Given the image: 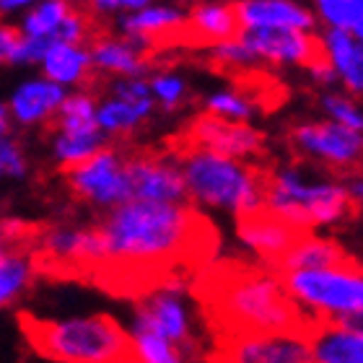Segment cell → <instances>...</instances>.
Here are the masks:
<instances>
[{
    "label": "cell",
    "mask_w": 363,
    "mask_h": 363,
    "mask_svg": "<svg viewBox=\"0 0 363 363\" xmlns=\"http://www.w3.org/2000/svg\"><path fill=\"white\" fill-rule=\"evenodd\" d=\"M350 34H353V37H356L358 42H363V13L358 16V18H356V23H353V26H350Z\"/></svg>",
    "instance_id": "60d3db41"
},
{
    "label": "cell",
    "mask_w": 363,
    "mask_h": 363,
    "mask_svg": "<svg viewBox=\"0 0 363 363\" xmlns=\"http://www.w3.org/2000/svg\"><path fill=\"white\" fill-rule=\"evenodd\" d=\"M96 96L91 91H73L62 99L60 109L55 114L52 130H65V133H94L101 130L96 122Z\"/></svg>",
    "instance_id": "484cf974"
},
{
    "label": "cell",
    "mask_w": 363,
    "mask_h": 363,
    "mask_svg": "<svg viewBox=\"0 0 363 363\" xmlns=\"http://www.w3.org/2000/svg\"><path fill=\"white\" fill-rule=\"evenodd\" d=\"M16 39H18L16 26H11L8 21L0 18V65H8V62H11V52H13Z\"/></svg>",
    "instance_id": "d590c367"
},
{
    "label": "cell",
    "mask_w": 363,
    "mask_h": 363,
    "mask_svg": "<svg viewBox=\"0 0 363 363\" xmlns=\"http://www.w3.org/2000/svg\"><path fill=\"white\" fill-rule=\"evenodd\" d=\"M89 52L99 76L112 78H143L153 62L143 47H138L128 37H112V34H96L89 42Z\"/></svg>",
    "instance_id": "ac0fdd59"
},
{
    "label": "cell",
    "mask_w": 363,
    "mask_h": 363,
    "mask_svg": "<svg viewBox=\"0 0 363 363\" xmlns=\"http://www.w3.org/2000/svg\"><path fill=\"white\" fill-rule=\"evenodd\" d=\"M262 135L247 122H228L213 114H200L177 140V151H213L231 159H247L262 153Z\"/></svg>",
    "instance_id": "30bf717a"
},
{
    "label": "cell",
    "mask_w": 363,
    "mask_h": 363,
    "mask_svg": "<svg viewBox=\"0 0 363 363\" xmlns=\"http://www.w3.org/2000/svg\"><path fill=\"white\" fill-rule=\"evenodd\" d=\"M303 309L325 319H342L363 311V265L288 270L278 275Z\"/></svg>",
    "instance_id": "8992f818"
},
{
    "label": "cell",
    "mask_w": 363,
    "mask_h": 363,
    "mask_svg": "<svg viewBox=\"0 0 363 363\" xmlns=\"http://www.w3.org/2000/svg\"><path fill=\"white\" fill-rule=\"evenodd\" d=\"M239 21L244 29H298L311 31L317 18L309 8L296 0H236Z\"/></svg>",
    "instance_id": "d6986e66"
},
{
    "label": "cell",
    "mask_w": 363,
    "mask_h": 363,
    "mask_svg": "<svg viewBox=\"0 0 363 363\" xmlns=\"http://www.w3.org/2000/svg\"><path fill=\"white\" fill-rule=\"evenodd\" d=\"M133 330H148V333L161 335L164 340L174 342L177 348H182L184 353L195 350L189 309L174 294V288H169V291L159 288V291L145 296V301H140L135 311Z\"/></svg>",
    "instance_id": "5bb4252c"
},
{
    "label": "cell",
    "mask_w": 363,
    "mask_h": 363,
    "mask_svg": "<svg viewBox=\"0 0 363 363\" xmlns=\"http://www.w3.org/2000/svg\"><path fill=\"white\" fill-rule=\"evenodd\" d=\"M130 200H151V203H184L187 187L182 172L172 164L153 156L128 159Z\"/></svg>",
    "instance_id": "2e32d148"
},
{
    "label": "cell",
    "mask_w": 363,
    "mask_h": 363,
    "mask_svg": "<svg viewBox=\"0 0 363 363\" xmlns=\"http://www.w3.org/2000/svg\"><path fill=\"white\" fill-rule=\"evenodd\" d=\"M42 76L65 86H89L96 76L94 62H91L89 45H70V42H52L47 47L45 57L39 60Z\"/></svg>",
    "instance_id": "44dd1931"
},
{
    "label": "cell",
    "mask_w": 363,
    "mask_h": 363,
    "mask_svg": "<svg viewBox=\"0 0 363 363\" xmlns=\"http://www.w3.org/2000/svg\"><path fill=\"white\" fill-rule=\"evenodd\" d=\"M148 84H151L153 99H156L161 106H167V109H177V106L184 101V96H187L184 78L174 76V73H159V76H153V81H148Z\"/></svg>",
    "instance_id": "d6a6232c"
},
{
    "label": "cell",
    "mask_w": 363,
    "mask_h": 363,
    "mask_svg": "<svg viewBox=\"0 0 363 363\" xmlns=\"http://www.w3.org/2000/svg\"><path fill=\"white\" fill-rule=\"evenodd\" d=\"M182 179L192 200L236 216L262 208L267 172L213 151H184Z\"/></svg>",
    "instance_id": "277c9868"
},
{
    "label": "cell",
    "mask_w": 363,
    "mask_h": 363,
    "mask_svg": "<svg viewBox=\"0 0 363 363\" xmlns=\"http://www.w3.org/2000/svg\"><path fill=\"white\" fill-rule=\"evenodd\" d=\"M23 148L11 135H0V179H21L26 174Z\"/></svg>",
    "instance_id": "836d02e7"
},
{
    "label": "cell",
    "mask_w": 363,
    "mask_h": 363,
    "mask_svg": "<svg viewBox=\"0 0 363 363\" xmlns=\"http://www.w3.org/2000/svg\"><path fill=\"white\" fill-rule=\"evenodd\" d=\"M242 34V21L236 0H211L195 3L184 18V47H216Z\"/></svg>",
    "instance_id": "9a60e30c"
},
{
    "label": "cell",
    "mask_w": 363,
    "mask_h": 363,
    "mask_svg": "<svg viewBox=\"0 0 363 363\" xmlns=\"http://www.w3.org/2000/svg\"><path fill=\"white\" fill-rule=\"evenodd\" d=\"M319 16L330 23V29H348L363 13V6L358 0H314Z\"/></svg>",
    "instance_id": "1f68e13d"
},
{
    "label": "cell",
    "mask_w": 363,
    "mask_h": 363,
    "mask_svg": "<svg viewBox=\"0 0 363 363\" xmlns=\"http://www.w3.org/2000/svg\"><path fill=\"white\" fill-rule=\"evenodd\" d=\"M106 262L94 278L117 294H153L174 283V270L203 265L218 236L203 216L184 203L128 200L112 208L99 226Z\"/></svg>",
    "instance_id": "6da1fadb"
},
{
    "label": "cell",
    "mask_w": 363,
    "mask_h": 363,
    "mask_svg": "<svg viewBox=\"0 0 363 363\" xmlns=\"http://www.w3.org/2000/svg\"><path fill=\"white\" fill-rule=\"evenodd\" d=\"M291 145L303 159L325 167L358 172L363 169V133L337 122H306L291 130Z\"/></svg>",
    "instance_id": "9c48e42d"
},
{
    "label": "cell",
    "mask_w": 363,
    "mask_h": 363,
    "mask_svg": "<svg viewBox=\"0 0 363 363\" xmlns=\"http://www.w3.org/2000/svg\"><path fill=\"white\" fill-rule=\"evenodd\" d=\"M319 106L325 109V114L337 125L363 133V106L356 99L342 96V94H322L319 96Z\"/></svg>",
    "instance_id": "4dcf8cb0"
},
{
    "label": "cell",
    "mask_w": 363,
    "mask_h": 363,
    "mask_svg": "<svg viewBox=\"0 0 363 363\" xmlns=\"http://www.w3.org/2000/svg\"><path fill=\"white\" fill-rule=\"evenodd\" d=\"M262 205L306 231L311 226H325V223L350 218L358 208L348 184L330 179H309L296 167L267 172Z\"/></svg>",
    "instance_id": "5b68a950"
},
{
    "label": "cell",
    "mask_w": 363,
    "mask_h": 363,
    "mask_svg": "<svg viewBox=\"0 0 363 363\" xmlns=\"http://www.w3.org/2000/svg\"><path fill=\"white\" fill-rule=\"evenodd\" d=\"M133 350L138 363H184V350L174 342L164 340L161 335L148 330H133Z\"/></svg>",
    "instance_id": "f1b7e54d"
},
{
    "label": "cell",
    "mask_w": 363,
    "mask_h": 363,
    "mask_svg": "<svg viewBox=\"0 0 363 363\" xmlns=\"http://www.w3.org/2000/svg\"><path fill=\"white\" fill-rule=\"evenodd\" d=\"M6 255H8V236L0 231V259L6 257Z\"/></svg>",
    "instance_id": "b9f144b4"
},
{
    "label": "cell",
    "mask_w": 363,
    "mask_h": 363,
    "mask_svg": "<svg viewBox=\"0 0 363 363\" xmlns=\"http://www.w3.org/2000/svg\"><path fill=\"white\" fill-rule=\"evenodd\" d=\"M104 148V133L94 130V133H65V130H55L52 133V156L57 159L62 169H70L91 159L96 151Z\"/></svg>",
    "instance_id": "4316f807"
},
{
    "label": "cell",
    "mask_w": 363,
    "mask_h": 363,
    "mask_svg": "<svg viewBox=\"0 0 363 363\" xmlns=\"http://www.w3.org/2000/svg\"><path fill=\"white\" fill-rule=\"evenodd\" d=\"M8 130H11V114L6 101H0V135H8Z\"/></svg>",
    "instance_id": "f35d334b"
},
{
    "label": "cell",
    "mask_w": 363,
    "mask_h": 363,
    "mask_svg": "<svg viewBox=\"0 0 363 363\" xmlns=\"http://www.w3.org/2000/svg\"><path fill=\"white\" fill-rule=\"evenodd\" d=\"M348 189H350V195H353V200H356L358 205H363V174L350 182Z\"/></svg>",
    "instance_id": "74e56055"
},
{
    "label": "cell",
    "mask_w": 363,
    "mask_h": 363,
    "mask_svg": "<svg viewBox=\"0 0 363 363\" xmlns=\"http://www.w3.org/2000/svg\"><path fill=\"white\" fill-rule=\"evenodd\" d=\"M306 342L311 363H363V330L337 319H317Z\"/></svg>",
    "instance_id": "ffe728a7"
},
{
    "label": "cell",
    "mask_w": 363,
    "mask_h": 363,
    "mask_svg": "<svg viewBox=\"0 0 363 363\" xmlns=\"http://www.w3.org/2000/svg\"><path fill=\"white\" fill-rule=\"evenodd\" d=\"M145 6H151V0H89V11L96 18L112 13H133V11H140Z\"/></svg>",
    "instance_id": "e575fe53"
},
{
    "label": "cell",
    "mask_w": 363,
    "mask_h": 363,
    "mask_svg": "<svg viewBox=\"0 0 363 363\" xmlns=\"http://www.w3.org/2000/svg\"><path fill=\"white\" fill-rule=\"evenodd\" d=\"M358 3H361V6H363V0H358Z\"/></svg>",
    "instance_id": "7bdbcfd3"
},
{
    "label": "cell",
    "mask_w": 363,
    "mask_h": 363,
    "mask_svg": "<svg viewBox=\"0 0 363 363\" xmlns=\"http://www.w3.org/2000/svg\"><path fill=\"white\" fill-rule=\"evenodd\" d=\"M21 330L39 356L55 363H135L133 337L106 314L45 319L21 314Z\"/></svg>",
    "instance_id": "3957f363"
},
{
    "label": "cell",
    "mask_w": 363,
    "mask_h": 363,
    "mask_svg": "<svg viewBox=\"0 0 363 363\" xmlns=\"http://www.w3.org/2000/svg\"><path fill=\"white\" fill-rule=\"evenodd\" d=\"M236 218H239L236 231H239L242 244L265 262L267 270H275L280 265V259L309 234L306 228L296 226L283 216L272 213L265 205L252 213L236 216Z\"/></svg>",
    "instance_id": "8fae6325"
},
{
    "label": "cell",
    "mask_w": 363,
    "mask_h": 363,
    "mask_svg": "<svg viewBox=\"0 0 363 363\" xmlns=\"http://www.w3.org/2000/svg\"><path fill=\"white\" fill-rule=\"evenodd\" d=\"M337 322L356 327V330H363V311H358V314H350V317H342V319H337Z\"/></svg>",
    "instance_id": "ab89813d"
},
{
    "label": "cell",
    "mask_w": 363,
    "mask_h": 363,
    "mask_svg": "<svg viewBox=\"0 0 363 363\" xmlns=\"http://www.w3.org/2000/svg\"><path fill=\"white\" fill-rule=\"evenodd\" d=\"M34 267L37 265L26 252L8 250L6 257L0 259V309L11 306L29 288Z\"/></svg>",
    "instance_id": "83f0119b"
},
{
    "label": "cell",
    "mask_w": 363,
    "mask_h": 363,
    "mask_svg": "<svg viewBox=\"0 0 363 363\" xmlns=\"http://www.w3.org/2000/svg\"><path fill=\"white\" fill-rule=\"evenodd\" d=\"M156 99H128V96H114L106 94L104 101H99L96 106V122L104 135H125L140 128L153 112Z\"/></svg>",
    "instance_id": "603a6c76"
},
{
    "label": "cell",
    "mask_w": 363,
    "mask_h": 363,
    "mask_svg": "<svg viewBox=\"0 0 363 363\" xmlns=\"http://www.w3.org/2000/svg\"><path fill=\"white\" fill-rule=\"evenodd\" d=\"M322 39L335 76L342 78L348 91L363 94V42H358L348 29H330Z\"/></svg>",
    "instance_id": "7402d4cb"
},
{
    "label": "cell",
    "mask_w": 363,
    "mask_h": 363,
    "mask_svg": "<svg viewBox=\"0 0 363 363\" xmlns=\"http://www.w3.org/2000/svg\"><path fill=\"white\" fill-rule=\"evenodd\" d=\"M37 0H0V18L8 21V18H21Z\"/></svg>",
    "instance_id": "8d00e7d4"
},
{
    "label": "cell",
    "mask_w": 363,
    "mask_h": 363,
    "mask_svg": "<svg viewBox=\"0 0 363 363\" xmlns=\"http://www.w3.org/2000/svg\"><path fill=\"white\" fill-rule=\"evenodd\" d=\"M65 96H68L65 86L55 84L45 76H37L26 78L16 86L8 96L6 106L8 114H11V122L21 125V128H37V125L55 120V114H57Z\"/></svg>",
    "instance_id": "e0dca14e"
},
{
    "label": "cell",
    "mask_w": 363,
    "mask_h": 363,
    "mask_svg": "<svg viewBox=\"0 0 363 363\" xmlns=\"http://www.w3.org/2000/svg\"><path fill=\"white\" fill-rule=\"evenodd\" d=\"M184 18L187 13H182L179 8L145 6L133 13H122L117 26H120L122 37L143 47L153 57L164 50L184 47Z\"/></svg>",
    "instance_id": "4fadbf2b"
},
{
    "label": "cell",
    "mask_w": 363,
    "mask_h": 363,
    "mask_svg": "<svg viewBox=\"0 0 363 363\" xmlns=\"http://www.w3.org/2000/svg\"><path fill=\"white\" fill-rule=\"evenodd\" d=\"M65 179L81 200L99 208H117L130 200L128 159L109 148H101L91 159L65 169Z\"/></svg>",
    "instance_id": "ba28073f"
},
{
    "label": "cell",
    "mask_w": 363,
    "mask_h": 363,
    "mask_svg": "<svg viewBox=\"0 0 363 363\" xmlns=\"http://www.w3.org/2000/svg\"><path fill=\"white\" fill-rule=\"evenodd\" d=\"M195 294L205 303L218 337L234 335H294L306 340L317 317L306 314L272 270L242 262L211 265L197 280Z\"/></svg>",
    "instance_id": "7a4b0ae2"
},
{
    "label": "cell",
    "mask_w": 363,
    "mask_h": 363,
    "mask_svg": "<svg viewBox=\"0 0 363 363\" xmlns=\"http://www.w3.org/2000/svg\"><path fill=\"white\" fill-rule=\"evenodd\" d=\"M73 6H76V0H37V3L18 18L16 29H18V34H23V37L55 42V39H57V29H60L62 21L68 18Z\"/></svg>",
    "instance_id": "d4e9b609"
},
{
    "label": "cell",
    "mask_w": 363,
    "mask_h": 363,
    "mask_svg": "<svg viewBox=\"0 0 363 363\" xmlns=\"http://www.w3.org/2000/svg\"><path fill=\"white\" fill-rule=\"evenodd\" d=\"M213 363H311V356L294 335H234L216 340Z\"/></svg>",
    "instance_id": "7c38bea8"
},
{
    "label": "cell",
    "mask_w": 363,
    "mask_h": 363,
    "mask_svg": "<svg viewBox=\"0 0 363 363\" xmlns=\"http://www.w3.org/2000/svg\"><path fill=\"white\" fill-rule=\"evenodd\" d=\"M84 3H89V0H84Z\"/></svg>",
    "instance_id": "ee69618b"
},
{
    "label": "cell",
    "mask_w": 363,
    "mask_h": 363,
    "mask_svg": "<svg viewBox=\"0 0 363 363\" xmlns=\"http://www.w3.org/2000/svg\"><path fill=\"white\" fill-rule=\"evenodd\" d=\"M345 265H356V259L350 257L340 244L306 234L294 250L288 252L286 257L280 259V265L272 272L280 275V272H288V270H314V267H345Z\"/></svg>",
    "instance_id": "cb8c5ba5"
},
{
    "label": "cell",
    "mask_w": 363,
    "mask_h": 363,
    "mask_svg": "<svg viewBox=\"0 0 363 363\" xmlns=\"http://www.w3.org/2000/svg\"><path fill=\"white\" fill-rule=\"evenodd\" d=\"M0 231H3V226H0Z\"/></svg>",
    "instance_id": "f6af8a7d"
},
{
    "label": "cell",
    "mask_w": 363,
    "mask_h": 363,
    "mask_svg": "<svg viewBox=\"0 0 363 363\" xmlns=\"http://www.w3.org/2000/svg\"><path fill=\"white\" fill-rule=\"evenodd\" d=\"M255 60L306 68L319 84H333L335 70L327 60L325 39L298 29H244L239 34Z\"/></svg>",
    "instance_id": "52a82bcc"
},
{
    "label": "cell",
    "mask_w": 363,
    "mask_h": 363,
    "mask_svg": "<svg viewBox=\"0 0 363 363\" xmlns=\"http://www.w3.org/2000/svg\"><path fill=\"white\" fill-rule=\"evenodd\" d=\"M257 104L244 91H216L205 99V112L228 122H247L255 114Z\"/></svg>",
    "instance_id": "f546056e"
}]
</instances>
